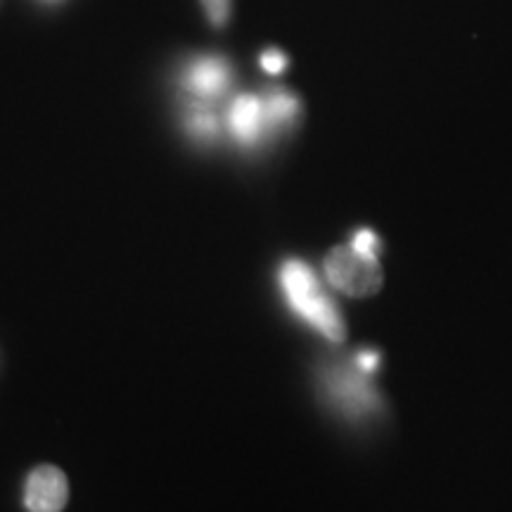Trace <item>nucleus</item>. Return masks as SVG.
Masks as SVG:
<instances>
[{
    "label": "nucleus",
    "instance_id": "obj_3",
    "mask_svg": "<svg viewBox=\"0 0 512 512\" xmlns=\"http://www.w3.org/2000/svg\"><path fill=\"white\" fill-rule=\"evenodd\" d=\"M368 373H363L361 368H332L328 377H325V387L332 396V401L337 403L347 415L361 418V415L373 413L377 408V394L366 380Z\"/></svg>",
    "mask_w": 512,
    "mask_h": 512
},
{
    "label": "nucleus",
    "instance_id": "obj_1",
    "mask_svg": "<svg viewBox=\"0 0 512 512\" xmlns=\"http://www.w3.org/2000/svg\"><path fill=\"white\" fill-rule=\"evenodd\" d=\"M280 290L290 309L297 313L304 323L330 342H344L347 337V325H344L342 313L337 304L320 287L316 273L311 271L304 261L287 259L278 271Z\"/></svg>",
    "mask_w": 512,
    "mask_h": 512
},
{
    "label": "nucleus",
    "instance_id": "obj_5",
    "mask_svg": "<svg viewBox=\"0 0 512 512\" xmlns=\"http://www.w3.org/2000/svg\"><path fill=\"white\" fill-rule=\"evenodd\" d=\"M183 86L202 102L219 100L230 86V67L223 57H197L185 67Z\"/></svg>",
    "mask_w": 512,
    "mask_h": 512
},
{
    "label": "nucleus",
    "instance_id": "obj_11",
    "mask_svg": "<svg viewBox=\"0 0 512 512\" xmlns=\"http://www.w3.org/2000/svg\"><path fill=\"white\" fill-rule=\"evenodd\" d=\"M287 64V57L283 53H278V50H266L264 55H261V67H264V72L268 74H280L285 69Z\"/></svg>",
    "mask_w": 512,
    "mask_h": 512
},
{
    "label": "nucleus",
    "instance_id": "obj_6",
    "mask_svg": "<svg viewBox=\"0 0 512 512\" xmlns=\"http://www.w3.org/2000/svg\"><path fill=\"white\" fill-rule=\"evenodd\" d=\"M228 126L235 140L252 147L268 131L266 107L259 95H238L228 110Z\"/></svg>",
    "mask_w": 512,
    "mask_h": 512
},
{
    "label": "nucleus",
    "instance_id": "obj_2",
    "mask_svg": "<svg viewBox=\"0 0 512 512\" xmlns=\"http://www.w3.org/2000/svg\"><path fill=\"white\" fill-rule=\"evenodd\" d=\"M325 273L339 292L349 297H370L382 287L380 261L356 252L354 247H337L325 256Z\"/></svg>",
    "mask_w": 512,
    "mask_h": 512
},
{
    "label": "nucleus",
    "instance_id": "obj_12",
    "mask_svg": "<svg viewBox=\"0 0 512 512\" xmlns=\"http://www.w3.org/2000/svg\"><path fill=\"white\" fill-rule=\"evenodd\" d=\"M356 366L363 370V373H373L380 366V356H377V351H361V354L356 356Z\"/></svg>",
    "mask_w": 512,
    "mask_h": 512
},
{
    "label": "nucleus",
    "instance_id": "obj_4",
    "mask_svg": "<svg viewBox=\"0 0 512 512\" xmlns=\"http://www.w3.org/2000/svg\"><path fill=\"white\" fill-rule=\"evenodd\" d=\"M69 501V482L55 465H38L24 484L27 512H62Z\"/></svg>",
    "mask_w": 512,
    "mask_h": 512
},
{
    "label": "nucleus",
    "instance_id": "obj_7",
    "mask_svg": "<svg viewBox=\"0 0 512 512\" xmlns=\"http://www.w3.org/2000/svg\"><path fill=\"white\" fill-rule=\"evenodd\" d=\"M268 128L290 126L299 117V100L285 91H275L264 98Z\"/></svg>",
    "mask_w": 512,
    "mask_h": 512
},
{
    "label": "nucleus",
    "instance_id": "obj_9",
    "mask_svg": "<svg viewBox=\"0 0 512 512\" xmlns=\"http://www.w3.org/2000/svg\"><path fill=\"white\" fill-rule=\"evenodd\" d=\"M351 247H354L356 252H361L363 256H370V259H377V254H380V240H377V235L368 228L358 230L354 240H351Z\"/></svg>",
    "mask_w": 512,
    "mask_h": 512
},
{
    "label": "nucleus",
    "instance_id": "obj_8",
    "mask_svg": "<svg viewBox=\"0 0 512 512\" xmlns=\"http://www.w3.org/2000/svg\"><path fill=\"white\" fill-rule=\"evenodd\" d=\"M188 131L195 138H202V140L216 138V133H219V119L207 110H195L188 117Z\"/></svg>",
    "mask_w": 512,
    "mask_h": 512
},
{
    "label": "nucleus",
    "instance_id": "obj_10",
    "mask_svg": "<svg viewBox=\"0 0 512 512\" xmlns=\"http://www.w3.org/2000/svg\"><path fill=\"white\" fill-rule=\"evenodd\" d=\"M207 17L211 19L214 27H223L230 17V0H202Z\"/></svg>",
    "mask_w": 512,
    "mask_h": 512
}]
</instances>
